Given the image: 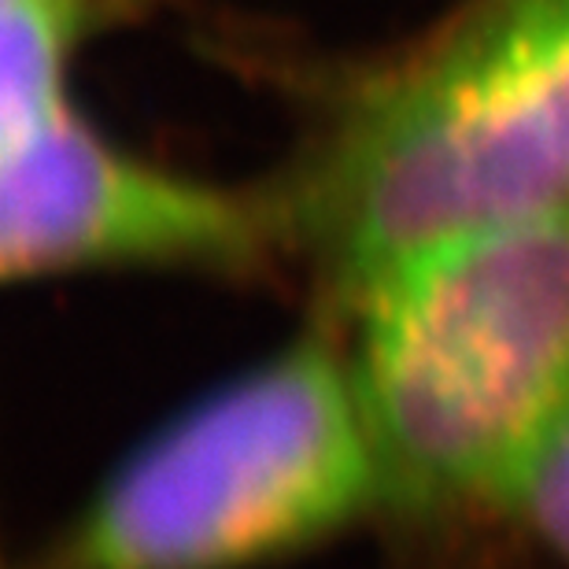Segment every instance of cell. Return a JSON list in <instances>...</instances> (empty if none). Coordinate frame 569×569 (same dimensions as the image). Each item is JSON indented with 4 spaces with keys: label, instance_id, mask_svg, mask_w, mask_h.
<instances>
[{
    "label": "cell",
    "instance_id": "obj_1",
    "mask_svg": "<svg viewBox=\"0 0 569 569\" xmlns=\"http://www.w3.org/2000/svg\"><path fill=\"white\" fill-rule=\"evenodd\" d=\"M569 208V0H462L333 100L270 197L345 307L432 248Z\"/></svg>",
    "mask_w": 569,
    "mask_h": 569
},
{
    "label": "cell",
    "instance_id": "obj_2",
    "mask_svg": "<svg viewBox=\"0 0 569 569\" xmlns=\"http://www.w3.org/2000/svg\"><path fill=\"white\" fill-rule=\"evenodd\" d=\"M345 311L385 507H499L569 415V208L432 248Z\"/></svg>",
    "mask_w": 569,
    "mask_h": 569
},
{
    "label": "cell",
    "instance_id": "obj_3",
    "mask_svg": "<svg viewBox=\"0 0 569 569\" xmlns=\"http://www.w3.org/2000/svg\"><path fill=\"white\" fill-rule=\"evenodd\" d=\"M373 507L381 470L348 359L303 337L156 429L38 569H244Z\"/></svg>",
    "mask_w": 569,
    "mask_h": 569
},
{
    "label": "cell",
    "instance_id": "obj_4",
    "mask_svg": "<svg viewBox=\"0 0 569 569\" xmlns=\"http://www.w3.org/2000/svg\"><path fill=\"white\" fill-rule=\"evenodd\" d=\"M278 244L267 197L122 152L74 111L0 156V281L119 267H244Z\"/></svg>",
    "mask_w": 569,
    "mask_h": 569
},
{
    "label": "cell",
    "instance_id": "obj_5",
    "mask_svg": "<svg viewBox=\"0 0 569 569\" xmlns=\"http://www.w3.org/2000/svg\"><path fill=\"white\" fill-rule=\"evenodd\" d=\"M78 27L82 11L67 4H0V156L16 152L71 111L63 93Z\"/></svg>",
    "mask_w": 569,
    "mask_h": 569
},
{
    "label": "cell",
    "instance_id": "obj_6",
    "mask_svg": "<svg viewBox=\"0 0 569 569\" xmlns=\"http://www.w3.org/2000/svg\"><path fill=\"white\" fill-rule=\"evenodd\" d=\"M499 507L526 521L532 537L569 566V415L521 466Z\"/></svg>",
    "mask_w": 569,
    "mask_h": 569
},
{
    "label": "cell",
    "instance_id": "obj_7",
    "mask_svg": "<svg viewBox=\"0 0 569 569\" xmlns=\"http://www.w3.org/2000/svg\"><path fill=\"white\" fill-rule=\"evenodd\" d=\"M0 4H19V0H0ZM49 4H67V8H86V0H49Z\"/></svg>",
    "mask_w": 569,
    "mask_h": 569
}]
</instances>
